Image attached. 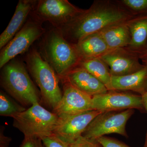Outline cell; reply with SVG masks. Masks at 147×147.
Returning a JSON list of instances; mask_svg holds the SVG:
<instances>
[{
    "mask_svg": "<svg viewBox=\"0 0 147 147\" xmlns=\"http://www.w3.org/2000/svg\"><path fill=\"white\" fill-rule=\"evenodd\" d=\"M132 16L108 2H95L65 26L60 29L66 39L75 44L85 37L110 26L126 22Z\"/></svg>",
    "mask_w": 147,
    "mask_h": 147,
    "instance_id": "6da1fadb",
    "label": "cell"
},
{
    "mask_svg": "<svg viewBox=\"0 0 147 147\" xmlns=\"http://www.w3.org/2000/svg\"><path fill=\"white\" fill-rule=\"evenodd\" d=\"M42 46L45 60L58 76L65 78L81 61L74 45L64 36L60 29H54L47 34Z\"/></svg>",
    "mask_w": 147,
    "mask_h": 147,
    "instance_id": "7a4b0ae2",
    "label": "cell"
},
{
    "mask_svg": "<svg viewBox=\"0 0 147 147\" xmlns=\"http://www.w3.org/2000/svg\"><path fill=\"white\" fill-rule=\"evenodd\" d=\"M1 82L6 91L22 105L39 103L38 92L20 61H10L3 67Z\"/></svg>",
    "mask_w": 147,
    "mask_h": 147,
    "instance_id": "3957f363",
    "label": "cell"
},
{
    "mask_svg": "<svg viewBox=\"0 0 147 147\" xmlns=\"http://www.w3.org/2000/svg\"><path fill=\"white\" fill-rule=\"evenodd\" d=\"M26 62L29 71L39 87L43 100L54 110L63 95L57 74L40 53L35 49L29 53Z\"/></svg>",
    "mask_w": 147,
    "mask_h": 147,
    "instance_id": "277c9868",
    "label": "cell"
},
{
    "mask_svg": "<svg viewBox=\"0 0 147 147\" xmlns=\"http://www.w3.org/2000/svg\"><path fill=\"white\" fill-rule=\"evenodd\" d=\"M11 117L13 127L22 132L24 137L41 140L53 134L59 119L55 113L49 112L38 103Z\"/></svg>",
    "mask_w": 147,
    "mask_h": 147,
    "instance_id": "5b68a950",
    "label": "cell"
},
{
    "mask_svg": "<svg viewBox=\"0 0 147 147\" xmlns=\"http://www.w3.org/2000/svg\"><path fill=\"white\" fill-rule=\"evenodd\" d=\"M134 112V109H127L119 112H102L93 120L82 136L94 141L106 134L113 133L127 137V123Z\"/></svg>",
    "mask_w": 147,
    "mask_h": 147,
    "instance_id": "8992f818",
    "label": "cell"
},
{
    "mask_svg": "<svg viewBox=\"0 0 147 147\" xmlns=\"http://www.w3.org/2000/svg\"><path fill=\"white\" fill-rule=\"evenodd\" d=\"M45 32L38 19L29 20L16 35L5 46L0 53V68L17 55L26 52L35 40Z\"/></svg>",
    "mask_w": 147,
    "mask_h": 147,
    "instance_id": "52a82bcc",
    "label": "cell"
},
{
    "mask_svg": "<svg viewBox=\"0 0 147 147\" xmlns=\"http://www.w3.org/2000/svg\"><path fill=\"white\" fill-rule=\"evenodd\" d=\"M84 10L67 0H42L36 6L35 13L40 21H47L61 29L73 21Z\"/></svg>",
    "mask_w": 147,
    "mask_h": 147,
    "instance_id": "ba28073f",
    "label": "cell"
},
{
    "mask_svg": "<svg viewBox=\"0 0 147 147\" xmlns=\"http://www.w3.org/2000/svg\"><path fill=\"white\" fill-rule=\"evenodd\" d=\"M102 113L92 110L76 115L59 117L53 134L71 144L82 136L93 120Z\"/></svg>",
    "mask_w": 147,
    "mask_h": 147,
    "instance_id": "9c48e42d",
    "label": "cell"
},
{
    "mask_svg": "<svg viewBox=\"0 0 147 147\" xmlns=\"http://www.w3.org/2000/svg\"><path fill=\"white\" fill-rule=\"evenodd\" d=\"M93 110L102 112L117 111L127 109L144 110L142 96L129 93L109 91L103 94L92 97Z\"/></svg>",
    "mask_w": 147,
    "mask_h": 147,
    "instance_id": "30bf717a",
    "label": "cell"
},
{
    "mask_svg": "<svg viewBox=\"0 0 147 147\" xmlns=\"http://www.w3.org/2000/svg\"><path fill=\"white\" fill-rule=\"evenodd\" d=\"M92 97L66 82L62 97L54 109L58 117L71 115L92 110Z\"/></svg>",
    "mask_w": 147,
    "mask_h": 147,
    "instance_id": "8fae6325",
    "label": "cell"
},
{
    "mask_svg": "<svg viewBox=\"0 0 147 147\" xmlns=\"http://www.w3.org/2000/svg\"><path fill=\"white\" fill-rule=\"evenodd\" d=\"M123 48L109 51L100 57L110 67L112 76L128 75L140 70L145 66L139 61V57Z\"/></svg>",
    "mask_w": 147,
    "mask_h": 147,
    "instance_id": "7c38bea8",
    "label": "cell"
},
{
    "mask_svg": "<svg viewBox=\"0 0 147 147\" xmlns=\"http://www.w3.org/2000/svg\"><path fill=\"white\" fill-rule=\"evenodd\" d=\"M64 79L79 90L92 97L109 91L102 82L81 67L74 69Z\"/></svg>",
    "mask_w": 147,
    "mask_h": 147,
    "instance_id": "4fadbf2b",
    "label": "cell"
},
{
    "mask_svg": "<svg viewBox=\"0 0 147 147\" xmlns=\"http://www.w3.org/2000/svg\"><path fill=\"white\" fill-rule=\"evenodd\" d=\"M35 1L20 0L12 18L0 36V49H3L16 34L34 7Z\"/></svg>",
    "mask_w": 147,
    "mask_h": 147,
    "instance_id": "5bb4252c",
    "label": "cell"
},
{
    "mask_svg": "<svg viewBox=\"0 0 147 147\" xmlns=\"http://www.w3.org/2000/svg\"><path fill=\"white\" fill-rule=\"evenodd\" d=\"M147 90V65L139 71L122 76H111L110 90H131L143 96Z\"/></svg>",
    "mask_w": 147,
    "mask_h": 147,
    "instance_id": "9a60e30c",
    "label": "cell"
},
{
    "mask_svg": "<svg viewBox=\"0 0 147 147\" xmlns=\"http://www.w3.org/2000/svg\"><path fill=\"white\" fill-rule=\"evenodd\" d=\"M74 45L81 61L85 59L100 57L110 51L99 32L85 37Z\"/></svg>",
    "mask_w": 147,
    "mask_h": 147,
    "instance_id": "2e32d148",
    "label": "cell"
},
{
    "mask_svg": "<svg viewBox=\"0 0 147 147\" xmlns=\"http://www.w3.org/2000/svg\"><path fill=\"white\" fill-rule=\"evenodd\" d=\"M128 21L110 26L99 32L110 51L123 48L130 44Z\"/></svg>",
    "mask_w": 147,
    "mask_h": 147,
    "instance_id": "e0dca14e",
    "label": "cell"
},
{
    "mask_svg": "<svg viewBox=\"0 0 147 147\" xmlns=\"http://www.w3.org/2000/svg\"><path fill=\"white\" fill-rule=\"evenodd\" d=\"M127 24L131 37L129 46L138 53L146 50L147 44V13L130 19Z\"/></svg>",
    "mask_w": 147,
    "mask_h": 147,
    "instance_id": "ac0fdd59",
    "label": "cell"
},
{
    "mask_svg": "<svg viewBox=\"0 0 147 147\" xmlns=\"http://www.w3.org/2000/svg\"><path fill=\"white\" fill-rule=\"evenodd\" d=\"M79 64L81 67L92 74L110 90L112 75L108 65L100 57L82 60Z\"/></svg>",
    "mask_w": 147,
    "mask_h": 147,
    "instance_id": "d6986e66",
    "label": "cell"
},
{
    "mask_svg": "<svg viewBox=\"0 0 147 147\" xmlns=\"http://www.w3.org/2000/svg\"><path fill=\"white\" fill-rule=\"evenodd\" d=\"M26 108L14 102L2 92L0 93V115L12 117L13 115L24 112Z\"/></svg>",
    "mask_w": 147,
    "mask_h": 147,
    "instance_id": "ffe728a7",
    "label": "cell"
},
{
    "mask_svg": "<svg viewBox=\"0 0 147 147\" xmlns=\"http://www.w3.org/2000/svg\"><path fill=\"white\" fill-rule=\"evenodd\" d=\"M123 4L135 12L147 13V0H122Z\"/></svg>",
    "mask_w": 147,
    "mask_h": 147,
    "instance_id": "44dd1931",
    "label": "cell"
},
{
    "mask_svg": "<svg viewBox=\"0 0 147 147\" xmlns=\"http://www.w3.org/2000/svg\"><path fill=\"white\" fill-rule=\"evenodd\" d=\"M42 141L45 147H71L70 144L54 134L42 139Z\"/></svg>",
    "mask_w": 147,
    "mask_h": 147,
    "instance_id": "7402d4cb",
    "label": "cell"
},
{
    "mask_svg": "<svg viewBox=\"0 0 147 147\" xmlns=\"http://www.w3.org/2000/svg\"><path fill=\"white\" fill-rule=\"evenodd\" d=\"M102 147H130L124 143L111 137H100L96 140Z\"/></svg>",
    "mask_w": 147,
    "mask_h": 147,
    "instance_id": "603a6c76",
    "label": "cell"
},
{
    "mask_svg": "<svg viewBox=\"0 0 147 147\" xmlns=\"http://www.w3.org/2000/svg\"><path fill=\"white\" fill-rule=\"evenodd\" d=\"M71 147H102L96 141H92L82 136L70 144Z\"/></svg>",
    "mask_w": 147,
    "mask_h": 147,
    "instance_id": "cb8c5ba5",
    "label": "cell"
},
{
    "mask_svg": "<svg viewBox=\"0 0 147 147\" xmlns=\"http://www.w3.org/2000/svg\"><path fill=\"white\" fill-rule=\"evenodd\" d=\"M41 139L36 137H24L20 147H44Z\"/></svg>",
    "mask_w": 147,
    "mask_h": 147,
    "instance_id": "d4e9b609",
    "label": "cell"
},
{
    "mask_svg": "<svg viewBox=\"0 0 147 147\" xmlns=\"http://www.w3.org/2000/svg\"><path fill=\"white\" fill-rule=\"evenodd\" d=\"M4 128L1 127L0 131V147H8L11 141V138L5 136L3 134Z\"/></svg>",
    "mask_w": 147,
    "mask_h": 147,
    "instance_id": "484cf974",
    "label": "cell"
},
{
    "mask_svg": "<svg viewBox=\"0 0 147 147\" xmlns=\"http://www.w3.org/2000/svg\"><path fill=\"white\" fill-rule=\"evenodd\" d=\"M139 57L144 64V65H147V49L139 53Z\"/></svg>",
    "mask_w": 147,
    "mask_h": 147,
    "instance_id": "4316f807",
    "label": "cell"
},
{
    "mask_svg": "<svg viewBox=\"0 0 147 147\" xmlns=\"http://www.w3.org/2000/svg\"><path fill=\"white\" fill-rule=\"evenodd\" d=\"M142 98L144 107L147 112V90L144 94L142 96Z\"/></svg>",
    "mask_w": 147,
    "mask_h": 147,
    "instance_id": "83f0119b",
    "label": "cell"
},
{
    "mask_svg": "<svg viewBox=\"0 0 147 147\" xmlns=\"http://www.w3.org/2000/svg\"><path fill=\"white\" fill-rule=\"evenodd\" d=\"M144 147H147V131L146 134V140H145V144Z\"/></svg>",
    "mask_w": 147,
    "mask_h": 147,
    "instance_id": "f1b7e54d",
    "label": "cell"
},
{
    "mask_svg": "<svg viewBox=\"0 0 147 147\" xmlns=\"http://www.w3.org/2000/svg\"><path fill=\"white\" fill-rule=\"evenodd\" d=\"M146 49H147V48H146Z\"/></svg>",
    "mask_w": 147,
    "mask_h": 147,
    "instance_id": "f546056e",
    "label": "cell"
}]
</instances>
